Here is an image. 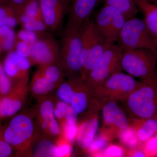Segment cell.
I'll return each instance as SVG.
<instances>
[{"mask_svg":"<svg viewBox=\"0 0 157 157\" xmlns=\"http://www.w3.org/2000/svg\"><path fill=\"white\" fill-rule=\"evenodd\" d=\"M18 88L17 84L7 95L0 98V118L12 116L22 107V103L18 98Z\"/></svg>","mask_w":157,"mask_h":157,"instance_id":"cell-16","label":"cell"},{"mask_svg":"<svg viewBox=\"0 0 157 157\" xmlns=\"http://www.w3.org/2000/svg\"><path fill=\"white\" fill-rule=\"evenodd\" d=\"M117 101L114 99H107L102 102L101 108L104 126L107 127L106 130L115 137H117L119 132L130 125L126 115L118 105Z\"/></svg>","mask_w":157,"mask_h":157,"instance_id":"cell-10","label":"cell"},{"mask_svg":"<svg viewBox=\"0 0 157 157\" xmlns=\"http://www.w3.org/2000/svg\"><path fill=\"white\" fill-rule=\"evenodd\" d=\"M40 112L43 119L42 128L43 129H46L49 125L50 114L54 112V107L52 102L50 101L44 102L40 107Z\"/></svg>","mask_w":157,"mask_h":157,"instance_id":"cell-30","label":"cell"},{"mask_svg":"<svg viewBox=\"0 0 157 157\" xmlns=\"http://www.w3.org/2000/svg\"><path fill=\"white\" fill-rule=\"evenodd\" d=\"M110 140L107 135L101 132V134L95 137L88 147L89 152L93 156L102 157L103 151Z\"/></svg>","mask_w":157,"mask_h":157,"instance_id":"cell-24","label":"cell"},{"mask_svg":"<svg viewBox=\"0 0 157 157\" xmlns=\"http://www.w3.org/2000/svg\"><path fill=\"white\" fill-rule=\"evenodd\" d=\"M79 31L82 41L80 78L84 80L111 45L102 36L90 17L82 24Z\"/></svg>","mask_w":157,"mask_h":157,"instance_id":"cell-1","label":"cell"},{"mask_svg":"<svg viewBox=\"0 0 157 157\" xmlns=\"http://www.w3.org/2000/svg\"><path fill=\"white\" fill-rule=\"evenodd\" d=\"M11 146L5 140H0V157H9L12 153Z\"/></svg>","mask_w":157,"mask_h":157,"instance_id":"cell-38","label":"cell"},{"mask_svg":"<svg viewBox=\"0 0 157 157\" xmlns=\"http://www.w3.org/2000/svg\"><path fill=\"white\" fill-rule=\"evenodd\" d=\"M29 58L41 67L60 63L59 44L49 35L39 37L32 45Z\"/></svg>","mask_w":157,"mask_h":157,"instance_id":"cell-9","label":"cell"},{"mask_svg":"<svg viewBox=\"0 0 157 157\" xmlns=\"http://www.w3.org/2000/svg\"><path fill=\"white\" fill-rule=\"evenodd\" d=\"M144 16V21L155 38L157 37V4L149 0H134Z\"/></svg>","mask_w":157,"mask_h":157,"instance_id":"cell-17","label":"cell"},{"mask_svg":"<svg viewBox=\"0 0 157 157\" xmlns=\"http://www.w3.org/2000/svg\"><path fill=\"white\" fill-rule=\"evenodd\" d=\"M157 53L146 48L123 50L121 61L123 70L141 81L155 80L156 77Z\"/></svg>","mask_w":157,"mask_h":157,"instance_id":"cell-3","label":"cell"},{"mask_svg":"<svg viewBox=\"0 0 157 157\" xmlns=\"http://www.w3.org/2000/svg\"><path fill=\"white\" fill-rule=\"evenodd\" d=\"M132 125L135 128L138 140L141 144L149 140L157 133L156 119H134Z\"/></svg>","mask_w":157,"mask_h":157,"instance_id":"cell-18","label":"cell"},{"mask_svg":"<svg viewBox=\"0 0 157 157\" xmlns=\"http://www.w3.org/2000/svg\"><path fill=\"white\" fill-rule=\"evenodd\" d=\"M50 132L52 135H58L60 132V128L58 123L56 119L54 112L50 114L49 117V125H48Z\"/></svg>","mask_w":157,"mask_h":157,"instance_id":"cell-39","label":"cell"},{"mask_svg":"<svg viewBox=\"0 0 157 157\" xmlns=\"http://www.w3.org/2000/svg\"><path fill=\"white\" fill-rule=\"evenodd\" d=\"M78 127L76 124H65L64 132L65 137L69 142H73L76 139L78 133Z\"/></svg>","mask_w":157,"mask_h":157,"instance_id":"cell-37","label":"cell"},{"mask_svg":"<svg viewBox=\"0 0 157 157\" xmlns=\"http://www.w3.org/2000/svg\"><path fill=\"white\" fill-rule=\"evenodd\" d=\"M2 140V139H1V135H0V140Z\"/></svg>","mask_w":157,"mask_h":157,"instance_id":"cell-50","label":"cell"},{"mask_svg":"<svg viewBox=\"0 0 157 157\" xmlns=\"http://www.w3.org/2000/svg\"><path fill=\"white\" fill-rule=\"evenodd\" d=\"M156 39V44H157V38H155Z\"/></svg>","mask_w":157,"mask_h":157,"instance_id":"cell-48","label":"cell"},{"mask_svg":"<svg viewBox=\"0 0 157 157\" xmlns=\"http://www.w3.org/2000/svg\"><path fill=\"white\" fill-rule=\"evenodd\" d=\"M54 114L55 116L58 118L62 119L63 117H65L64 115L60 112L59 110H58L57 109H54Z\"/></svg>","mask_w":157,"mask_h":157,"instance_id":"cell-43","label":"cell"},{"mask_svg":"<svg viewBox=\"0 0 157 157\" xmlns=\"http://www.w3.org/2000/svg\"><path fill=\"white\" fill-rule=\"evenodd\" d=\"M2 49H1V48H0V53H1V51H2Z\"/></svg>","mask_w":157,"mask_h":157,"instance_id":"cell-49","label":"cell"},{"mask_svg":"<svg viewBox=\"0 0 157 157\" xmlns=\"http://www.w3.org/2000/svg\"><path fill=\"white\" fill-rule=\"evenodd\" d=\"M117 137L128 150L138 148L142 145L138 140L135 128L132 125L119 132Z\"/></svg>","mask_w":157,"mask_h":157,"instance_id":"cell-21","label":"cell"},{"mask_svg":"<svg viewBox=\"0 0 157 157\" xmlns=\"http://www.w3.org/2000/svg\"><path fill=\"white\" fill-rule=\"evenodd\" d=\"M141 147L146 157H157V133L142 144Z\"/></svg>","mask_w":157,"mask_h":157,"instance_id":"cell-31","label":"cell"},{"mask_svg":"<svg viewBox=\"0 0 157 157\" xmlns=\"http://www.w3.org/2000/svg\"><path fill=\"white\" fill-rule=\"evenodd\" d=\"M80 78H72L70 82H65L61 85L58 90L57 95L62 101L70 104L75 92L73 88Z\"/></svg>","mask_w":157,"mask_h":157,"instance_id":"cell-26","label":"cell"},{"mask_svg":"<svg viewBox=\"0 0 157 157\" xmlns=\"http://www.w3.org/2000/svg\"><path fill=\"white\" fill-rule=\"evenodd\" d=\"M17 39L13 29L7 25L0 26V48L2 50L8 52L13 50Z\"/></svg>","mask_w":157,"mask_h":157,"instance_id":"cell-22","label":"cell"},{"mask_svg":"<svg viewBox=\"0 0 157 157\" xmlns=\"http://www.w3.org/2000/svg\"><path fill=\"white\" fill-rule=\"evenodd\" d=\"M22 29L36 33H43L47 29L43 21L31 18L28 22L22 24Z\"/></svg>","mask_w":157,"mask_h":157,"instance_id":"cell-33","label":"cell"},{"mask_svg":"<svg viewBox=\"0 0 157 157\" xmlns=\"http://www.w3.org/2000/svg\"><path fill=\"white\" fill-rule=\"evenodd\" d=\"M137 81L128 74L118 72L110 76L98 89L95 98L101 104L107 99L123 102L139 85Z\"/></svg>","mask_w":157,"mask_h":157,"instance_id":"cell-7","label":"cell"},{"mask_svg":"<svg viewBox=\"0 0 157 157\" xmlns=\"http://www.w3.org/2000/svg\"><path fill=\"white\" fill-rule=\"evenodd\" d=\"M53 87L54 83L46 79L39 70L34 78L33 85L34 92L38 94H42L50 91Z\"/></svg>","mask_w":157,"mask_h":157,"instance_id":"cell-25","label":"cell"},{"mask_svg":"<svg viewBox=\"0 0 157 157\" xmlns=\"http://www.w3.org/2000/svg\"><path fill=\"white\" fill-rule=\"evenodd\" d=\"M3 3V0H0V8H1V6H2Z\"/></svg>","mask_w":157,"mask_h":157,"instance_id":"cell-45","label":"cell"},{"mask_svg":"<svg viewBox=\"0 0 157 157\" xmlns=\"http://www.w3.org/2000/svg\"><path fill=\"white\" fill-rule=\"evenodd\" d=\"M17 38L18 40L26 42L32 45L36 42L39 36L38 33L22 29L18 32Z\"/></svg>","mask_w":157,"mask_h":157,"instance_id":"cell-34","label":"cell"},{"mask_svg":"<svg viewBox=\"0 0 157 157\" xmlns=\"http://www.w3.org/2000/svg\"><path fill=\"white\" fill-rule=\"evenodd\" d=\"M22 13L37 20L43 21L39 0H28L21 11L16 13Z\"/></svg>","mask_w":157,"mask_h":157,"instance_id":"cell-27","label":"cell"},{"mask_svg":"<svg viewBox=\"0 0 157 157\" xmlns=\"http://www.w3.org/2000/svg\"><path fill=\"white\" fill-rule=\"evenodd\" d=\"M42 19L46 28L56 32L62 25L69 8V3L62 0H39Z\"/></svg>","mask_w":157,"mask_h":157,"instance_id":"cell-12","label":"cell"},{"mask_svg":"<svg viewBox=\"0 0 157 157\" xmlns=\"http://www.w3.org/2000/svg\"><path fill=\"white\" fill-rule=\"evenodd\" d=\"M126 151L121 146L115 144L107 145L103 152L102 157H121L125 155Z\"/></svg>","mask_w":157,"mask_h":157,"instance_id":"cell-32","label":"cell"},{"mask_svg":"<svg viewBox=\"0 0 157 157\" xmlns=\"http://www.w3.org/2000/svg\"><path fill=\"white\" fill-rule=\"evenodd\" d=\"M62 1H64V2H66L69 3L70 0H62Z\"/></svg>","mask_w":157,"mask_h":157,"instance_id":"cell-46","label":"cell"},{"mask_svg":"<svg viewBox=\"0 0 157 157\" xmlns=\"http://www.w3.org/2000/svg\"><path fill=\"white\" fill-rule=\"evenodd\" d=\"M123 102L133 119H157V84L155 80L140 81Z\"/></svg>","mask_w":157,"mask_h":157,"instance_id":"cell-2","label":"cell"},{"mask_svg":"<svg viewBox=\"0 0 157 157\" xmlns=\"http://www.w3.org/2000/svg\"><path fill=\"white\" fill-rule=\"evenodd\" d=\"M72 148L68 143H63L53 147L52 153L54 156L63 157L69 155L72 152Z\"/></svg>","mask_w":157,"mask_h":157,"instance_id":"cell-35","label":"cell"},{"mask_svg":"<svg viewBox=\"0 0 157 157\" xmlns=\"http://www.w3.org/2000/svg\"><path fill=\"white\" fill-rule=\"evenodd\" d=\"M98 0H73L67 12V26L80 29L82 24L90 17Z\"/></svg>","mask_w":157,"mask_h":157,"instance_id":"cell-13","label":"cell"},{"mask_svg":"<svg viewBox=\"0 0 157 157\" xmlns=\"http://www.w3.org/2000/svg\"><path fill=\"white\" fill-rule=\"evenodd\" d=\"M126 21L123 14L117 9L104 5L96 15L94 22L102 36L112 45L116 43Z\"/></svg>","mask_w":157,"mask_h":157,"instance_id":"cell-8","label":"cell"},{"mask_svg":"<svg viewBox=\"0 0 157 157\" xmlns=\"http://www.w3.org/2000/svg\"><path fill=\"white\" fill-rule=\"evenodd\" d=\"M69 107H70V105L69 104L63 102V101H61V102H59L57 104L56 109L65 116L66 113Z\"/></svg>","mask_w":157,"mask_h":157,"instance_id":"cell-42","label":"cell"},{"mask_svg":"<svg viewBox=\"0 0 157 157\" xmlns=\"http://www.w3.org/2000/svg\"><path fill=\"white\" fill-rule=\"evenodd\" d=\"M80 29L66 27L59 44L60 63L72 78L82 70V41Z\"/></svg>","mask_w":157,"mask_h":157,"instance_id":"cell-6","label":"cell"},{"mask_svg":"<svg viewBox=\"0 0 157 157\" xmlns=\"http://www.w3.org/2000/svg\"><path fill=\"white\" fill-rule=\"evenodd\" d=\"M149 1L150 2H151L157 4V0H149Z\"/></svg>","mask_w":157,"mask_h":157,"instance_id":"cell-44","label":"cell"},{"mask_svg":"<svg viewBox=\"0 0 157 157\" xmlns=\"http://www.w3.org/2000/svg\"><path fill=\"white\" fill-rule=\"evenodd\" d=\"M33 125L29 117L20 114L12 118L3 134V139L11 146L17 147L29 140Z\"/></svg>","mask_w":157,"mask_h":157,"instance_id":"cell-11","label":"cell"},{"mask_svg":"<svg viewBox=\"0 0 157 157\" xmlns=\"http://www.w3.org/2000/svg\"><path fill=\"white\" fill-rule=\"evenodd\" d=\"M28 0H3L7 4H10L18 10H22Z\"/></svg>","mask_w":157,"mask_h":157,"instance_id":"cell-41","label":"cell"},{"mask_svg":"<svg viewBox=\"0 0 157 157\" xmlns=\"http://www.w3.org/2000/svg\"><path fill=\"white\" fill-rule=\"evenodd\" d=\"M94 98V95L87 87L85 90L75 92L70 102V106L75 109L78 114H80L87 108L89 98Z\"/></svg>","mask_w":157,"mask_h":157,"instance_id":"cell-20","label":"cell"},{"mask_svg":"<svg viewBox=\"0 0 157 157\" xmlns=\"http://www.w3.org/2000/svg\"><path fill=\"white\" fill-rule=\"evenodd\" d=\"M19 23L14 7L10 4L0 8V26L7 25L13 29Z\"/></svg>","mask_w":157,"mask_h":157,"instance_id":"cell-23","label":"cell"},{"mask_svg":"<svg viewBox=\"0 0 157 157\" xmlns=\"http://www.w3.org/2000/svg\"><path fill=\"white\" fill-rule=\"evenodd\" d=\"M28 58L21 56L15 51L9 52L4 60V70L10 79L23 78L30 67Z\"/></svg>","mask_w":157,"mask_h":157,"instance_id":"cell-14","label":"cell"},{"mask_svg":"<svg viewBox=\"0 0 157 157\" xmlns=\"http://www.w3.org/2000/svg\"><path fill=\"white\" fill-rule=\"evenodd\" d=\"M11 88V79L7 76L3 65L0 62V98L7 95Z\"/></svg>","mask_w":157,"mask_h":157,"instance_id":"cell-29","label":"cell"},{"mask_svg":"<svg viewBox=\"0 0 157 157\" xmlns=\"http://www.w3.org/2000/svg\"><path fill=\"white\" fill-rule=\"evenodd\" d=\"M116 43L123 50L146 48L157 53L155 38L144 20L136 17L126 21Z\"/></svg>","mask_w":157,"mask_h":157,"instance_id":"cell-5","label":"cell"},{"mask_svg":"<svg viewBox=\"0 0 157 157\" xmlns=\"http://www.w3.org/2000/svg\"><path fill=\"white\" fill-rule=\"evenodd\" d=\"M60 67L57 66L56 64H52L41 67L40 71L46 79L54 83L59 81L61 76Z\"/></svg>","mask_w":157,"mask_h":157,"instance_id":"cell-28","label":"cell"},{"mask_svg":"<svg viewBox=\"0 0 157 157\" xmlns=\"http://www.w3.org/2000/svg\"><path fill=\"white\" fill-rule=\"evenodd\" d=\"M155 81H156V83L157 84V74L156 77Z\"/></svg>","mask_w":157,"mask_h":157,"instance_id":"cell-47","label":"cell"},{"mask_svg":"<svg viewBox=\"0 0 157 157\" xmlns=\"http://www.w3.org/2000/svg\"><path fill=\"white\" fill-rule=\"evenodd\" d=\"M78 113L73 107L70 106L65 115L66 123L68 124H76Z\"/></svg>","mask_w":157,"mask_h":157,"instance_id":"cell-40","label":"cell"},{"mask_svg":"<svg viewBox=\"0 0 157 157\" xmlns=\"http://www.w3.org/2000/svg\"><path fill=\"white\" fill-rule=\"evenodd\" d=\"M32 46L26 42L18 40L15 44V51L21 56L28 58L30 56Z\"/></svg>","mask_w":157,"mask_h":157,"instance_id":"cell-36","label":"cell"},{"mask_svg":"<svg viewBox=\"0 0 157 157\" xmlns=\"http://www.w3.org/2000/svg\"><path fill=\"white\" fill-rule=\"evenodd\" d=\"M105 5L115 8L121 12L126 20L136 17L139 11L134 0H105Z\"/></svg>","mask_w":157,"mask_h":157,"instance_id":"cell-19","label":"cell"},{"mask_svg":"<svg viewBox=\"0 0 157 157\" xmlns=\"http://www.w3.org/2000/svg\"><path fill=\"white\" fill-rule=\"evenodd\" d=\"M89 117L82 123L78 128L76 140L78 146L82 149H87L94 139L99 126L98 112L100 109H91Z\"/></svg>","mask_w":157,"mask_h":157,"instance_id":"cell-15","label":"cell"},{"mask_svg":"<svg viewBox=\"0 0 157 157\" xmlns=\"http://www.w3.org/2000/svg\"><path fill=\"white\" fill-rule=\"evenodd\" d=\"M123 53V49L117 44L110 45L88 76L83 80L94 97L98 89L110 76L122 71L121 61Z\"/></svg>","mask_w":157,"mask_h":157,"instance_id":"cell-4","label":"cell"}]
</instances>
